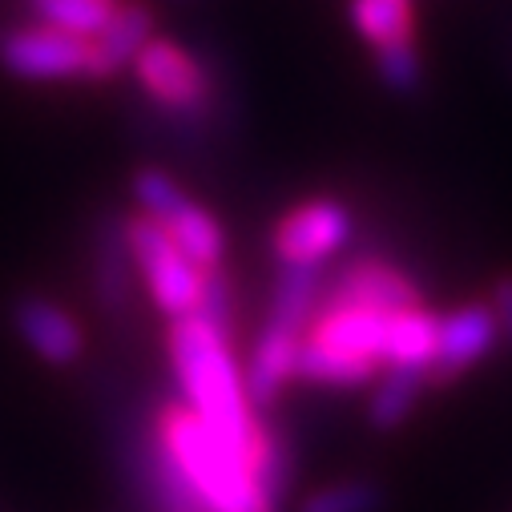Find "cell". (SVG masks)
<instances>
[{
    "label": "cell",
    "instance_id": "d4e9b609",
    "mask_svg": "<svg viewBox=\"0 0 512 512\" xmlns=\"http://www.w3.org/2000/svg\"><path fill=\"white\" fill-rule=\"evenodd\" d=\"M130 190H134L142 214H150V218H158V222H166L170 214H178V210L190 202V194H186L166 170H158V166H142V170L134 174Z\"/></svg>",
    "mask_w": 512,
    "mask_h": 512
},
{
    "label": "cell",
    "instance_id": "cb8c5ba5",
    "mask_svg": "<svg viewBox=\"0 0 512 512\" xmlns=\"http://www.w3.org/2000/svg\"><path fill=\"white\" fill-rule=\"evenodd\" d=\"M375 73L383 89H392L396 97H416L424 89V61L416 41H396V45H379L375 49Z\"/></svg>",
    "mask_w": 512,
    "mask_h": 512
},
{
    "label": "cell",
    "instance_id": "277c9868",
    "mask_svg": "<svg viewBox=\"0 0 512 512\" xmlns=\"http://www.w3.org/2000/svg\"><path fill=\"white\" fill-rule=\"evenodd\" d=\"M134 77L154 109H182V113H226V89L218 69L202 65L170 37H150L134 57Z\"/></svg>",
    "mask_w": 512,
    "mask_h": 512
},
{
    "label": "cell",
    "instance_id": "7c38bea8",
    "mask_svg": "<svg viewBox=\"0 0 512 512\" xmlns=\"http://www.w3.org/2000/svg\"><path fill=\"white\" fill-rule=\"evenodd\" d=\"M383 331H388V315L371 307H335V311H315L307 323V339L363 359V363H383Z\"/></svg>",
    "mask_w": 512,
    "mask_h": 512
},
{
    "label": "cell",
    "instance_id": "3957f363",
    "mask_svg": "<svg viewBox=\"0 0 512 512\" xmlns=\"http://www.w3.org/2000/svg\"><path fill=\"white\" fill-rule=\"evenodd\" d=\"M0 65L21 81H109V65L93 37H77L53 25L0 29Z\"/></svg>",
    "mask_w": 512,
    "mask_h": 512
},
{
    "label": "cell",
    "instance_id": "484cf974",
    "mask_svg": "<svg viewBox=\"0 0 512 512\" xmlns=\"http://www.w3.org/2000/svg\"><path fill=\"white\" fill-rule=\"evenodd\" d=\"M194 315L202 323H210L218 335H226V339L234 335V283L226 275V263L202 271V291H198Z\"/></svg>",
    "mask_w": 512,
    "mask_h": 512
},
{
    "label": "cell",
    "instance_id": "e0dca14e",
    "mask_svg": "<svg viewBox=\"0 0 512 512\" xmlns=\"http://www.w3.org/2000/svg\"><path fill=\"white\" fill-rule=\"evenodd\" d=\"M428 392V371L424 367H392L388 379L379 383V392L367 404V420L375 432H392L400 428L412 408L420 404V396Z\"/></svg>",
    "mask_w": 512,
    "mask_h": 512
},
{
    "label": "cell",
    "instance_id": "ac0fdd59",
    "mask_svg": "<svg viewBox=\"0 0 512 512\" xmlns=\"http://www.w3.org/2000/svg\"><path fill=\"white\" fill-rule=\"evenodd\" d=\"M162 226L170 230V238L190 254V259H194L202 271L226 263V234H222L218 218H214L210 210H202L194 198H190L178 214H170Z\"/></svg>",
    "mask_w": 512,
    "mask_h": 512
},
{
    "label": "cell",
    "instance_id": "2e32d148",
    "mask_svg": "<svg viewBox=\"0 0 512 512\" xmlns=\"http://www.w3.org/2000/svg\"><path fill=\"white\" fill-rule=\"evenodd\" d=\"M436 315H428L424 307H408V311H392L388 315V331H383V363L388 367H424L432 359L436 347Z\"/></svg>",
    "mask_w": 512,
    "mask_h": 512
},
{
    "label": "cell",
    "instance_id": "ffe728a7",
    "mask_svg": "<svg viewBox=\"0 0 512 512\" xmlns=\"http://www.w3.org/2000/svg\"><path fill=\"white\" fill-rule=\"evenodd\" d=\"M379 367L375 363H363V359H351V355H339L315 339H299V351H295V379H307V383H331V388H359L367 383Z\"/></svg>",
    "mask_w": 512,
    "mask_h": 512
},
{
    "label": "cell",
    "instance_id": "d6986e66",
    "mask_svg": "<svg viewBox=\"0 0 512 512\" xmlns=\"http://www.w3.org/2000/svg\"><path fill=\"white\" fill-rule=\"evenodd\" d=\"M347 13H351V25L359 29V37L371 49L396 45V41H416L412 0H351Z\"/></svg>",
    "mask_w": 512,
    "mask_h": 512
},
{
    "label": "cell",
    "instance_id": "ba28073f",
    "mask_svg": "<svg viewBox=\"0 0 512 512\" xmlns=\"http://www.w3.org/2000/svg\"><path fill=\"white\" fill-rule=\"evenodd\" d=\"M355 234V214L339 198H311L287 210L275 226V259L323 267Z\"/></svg>",
    "mask_w": 512,
    "mask_h": 512
},
{
    "label": "cell",
    "instance_id": "8992f818",
    "mask_svg": "<svg viewBox=\"0 0 512 512\" xmlns=\"http://www.w3.org/2000/svg\"><path fill=\"white\" fill-rule=\"evenodd\" d=\"M121 460H125L130 488L138 492L142 512H210L202 496L190 488V480L182 476V468L174 464V456L166 452L154 420L130 428V436L121 444Z\"/></svg>",
    "mask_w": 512,
    "mask_h": 512
},
{
    "label": "cell",
    "instance_id": "6da1fadb",
    "mask_svg": "<svg viewBox=\"0 0 512 512\" xmlns=\"http://www.w3.org/2000/svg\"><path fill=\"white\" fill-rule=\"evenodd\" d=\"M166 351H170V367L178 375V388L186 396V408L218 440H226L230 448L250 456L254 468H259L263 420L246 400L242 371L230 355V339L218 335L198 315H182V319H170Z\"/></svg>",
    "mask_w": 512,
    "mask_h": 512
},
{
    "label": "cell",
    "instance_id": "5b68a950",
    "mask_svg": "<svg viewBox=\"0 0 512 512\" xmlns=\"http://www.w3.org/2000/svg\"><path fill=\"white\" fill-rule=\"evenodd\" d=\"M125 234H130L134 263L146 275L150 299L170 319L194 315L202 291V267L170 238V230L150 214H125Z\"/></svg>",
    "mask_w": 512,
    "mask_h": 512
},
{
    "label": "cell",
    "instance_id": "4316f807",
    "mask_svg": "<svg viewBox=\"0 0 512 512\" xmlns=\"http://www.w3.org/2000/svg\"><path fill=\"white\" fill-rule=\"evenodd\" d=\"M492 315H496L500 339L512 347V275H500L492 283Z\"/></svg>",
    "mask_w": 512,
    "mask_h": 512
},
{
    "label": "cell",
    "instance_id": "9a60e30c",
    "mask_svg": "<svg viewBox=\"0 0 512 512\" xmlns=\"http://www.w3.org/2000/svg\"><path fill=\"white\" fill-rule=\"evenodd\" d=\"M150 37H154V5H146V0H117L105 29L93 37V45L105 57L109 73H117L125 65H134V57Z\"/></svg>",
    "mask_w": 512,
    "mask_h": 512
},
{
    "label": "cell",
    "instance_id": "30bf717a",
    "mask_svg": "<svg viewBox=\"0 0 512 512\" xmlns=\"http://www.w3.org/2000/svg\"><path fill=\"white\" fill-rule=\"evenodd\" d=\"M138 287V263L125 234V214H101L93 230V295L97 307L113 319H130Z\"/></svg>",
    "mask_w": 512,
    "mask_h": 512
},
{
    "label": "cell",
    "instance_id": "7a4b0ae2",
    "mask_svg": "<svg viewBox=\"0 0 512 512\" xmlns=\"http://www.w3.org/2000/svg\"><path fill=\"white\" fill-rule=\"evenodd\" d=\"M150 420L166 452L174 456V464L182 468V476L210 512H279L259 488L254 460L230 448L226 440H218L186 404L162 400Z\"/></svg>",
    "mask_w": 512,
    "mask_h": 512
},
{
    "label": "cell",
    "instance_id": "4fadbf2b",
    "mask_svg": "<svg viewBox=\"0 0 512 512\" xmlns=\"http://www.w3.org/2000/svg\"><path fill=\"white\" fill-rule=\"evenodd\" d=\"M299 331H283V327H263L259 343L250 351V363L242 371V388H246V400L254 412L271 408L283 388L295 379V351H299Z\"/></svg>",
    "mask_w": 512,
    "mask_h": 512
},
{
    "label": "cell",
    "instance_id": "5bb4252c",
    "mask_svg": "<svg viewBox=\"0 0 512 512\" xmlns=\"http://www.w3.org/2000/svg\"><path fill=\"white\" fill-rule=\"evenodd\" d=\"M319 291H323V267H311V263H279L267 323L303 335L307 323H311V315H315Z\"/></svg>",
    "mask_w": 512,
    "mask_h": 512
},
{
    "label": "cell",
    "instance_id": "8fae6325",
    "mask_svg": "<svg viewBox=\"0 0 512 512\" xmlns=\"http://www.w3.org/2000/svg\"><path fill=\"white\" fill-rule=\"evenodd\" d=\"M13 327L29 343V351L49 367H73L85 355L81 323L45 295H21L13 303Z\"/></svg>",
    "mask_w": 512,
    "mask_h": 512
},
{
    "label": "cell",
    "instance_id": "9c48e42d",
    "mask_svg": "<svg viewBox=\"0 0 512 512\" xmlns=\"http://www.w3.org/2000/svg\"><path fill=\"white\" fill-rule=\"evenodd\" d=\"M500 343V327L492 303H464L460 311L436 323V347L428 359V388H452L460 375H468L480 359L492 355Z\"/></svg>",
    "mask_w": 512,
    "mask_h": 512
},
{
    "label": "cell",
    "instance_id": "52a82bcc",
    "mask_svg": "<svg viewBox=\"0 0 512 512\" xmlns=\"http://www.w3.org/2000/svg\"><path fill=\"white\" fill-rule=\"evenodd\" d=\"M335 307H371L392 315V311L420 307V287L388 259L363 254V259H351L323 283L315 311H335Z\"/></svg>",
    "mask_w": 512,
    "mask_h": 512
},
{
    "label": "cell",
    "instance_id": "603a6c76",
    "mask_svg": "<svg viewBox=\"0 0 512 512\" xmlns=\"http://www.w3.org/2000/svg\"><path fill=\"white\" fill-rule=\"evenodd\" d=\"M383 500H388L383 484L367 476H351V480H339V484H327L303 496L299 512H379Z\"/></svg>",
    "mask_w": 512,
    "mask_h": 512
},
{
    "label": "cell",
    "instance_id": "7402d4cb",
    "mask_svg": "<svg viewBox=\"0 0 512 512\" xmlns=\"http://www.w3.org/2000/svg\"><path fill=\"white\" fill-rule=\"evenodd\" d=\"M29 5L41 25H53L77 37H97L117 0H29Z\"/></svg>",
    "mask_w": 512,
    "mask_h": 512
},
{
    "label": "cell",
    "instance_id": "44dd1931",
    "mask_svg": "<svg viewBox=\"0 0 512 512\" xmlns=\"http://www.w3.org/2000/svg\"><path fill=\"white\" fill-rule=\"evenodd\" d=\"M254 472H259V488L267 492V500L283 512V500L295 480V448H291V436L283 424L263 420V448H259V468Z\"/></svg>",
    "mask_w": 512,
    "mask_h": 512
}]
</instances>
